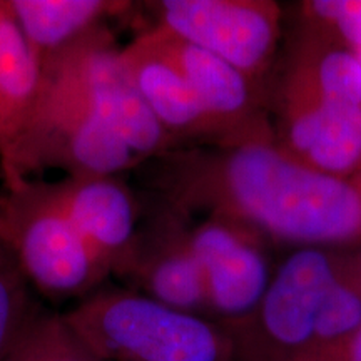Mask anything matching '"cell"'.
I'll list each match as a JSON object with an SVG mask.
<instances>
[{
  "label": "cell",
  "mask_w": 361,
  "mask_h": 361,
  "mask_svg": "<svg viewBox=\"0 0 361 361\" xmlns=\"http://www.w3.org/2000/svg\"><path fill=\"white\" fill-rule=\"evenodd\" d=\"M135 171L149 197L191 219L236 221L273 245L361 246V173H319L274 142L176 149Z\"/></svg>",
  "instance_id": "obj_1"
},
{
  "label": "cell",
  "mask_w": 361,
  "mask_h": 361,
  "mask_svg": "<svg viewBox=\"0 0 361 361\" xmlns=\"http://www.w3.org/2000/svg\"><path fill=\"white\" fill-rule=\"evenodd\" d=\"M62 316L101 361H233L218 323L129 288H101Z\"/></svg>",
  "instance_id": "obj_2"
},
{
  "label": "cell",
  "mask_w": 361,
  "mask_h": 361,
  "mask_svg": "<svg viewBox=\"0 0 361 361\" xmlns=\"http://www.w3.org/2000/svg\"><path fill=\"white\" fill-rule=\"evenodd\" d=\"M350 250L295 247L258 306L239 322L219 324L231 340L233 361H311L323 303Z\"/></svg>",
  "instance_id": "obj_3"
},
{
  "label": "cell",
  "mask_w": 361,
  "mask_h": 361,
  "mask_svg": "<svg viewBox=\"0 0 361 361\" xmlns=\"http://www.w3.org/2000/svg\"><path fill=\"white\" fill-rule=\"evenodd\" d=\"M6 188L0 238L30 286L54 300H84L101 290L111 266L67 218L47 183L22 179Z\"/></svg>",
  "instance_id": "obj_4"
},
{
  "label": "cell",
  "mask_w": 361,
  "mask_h": 361,
  "mask_svg": "<svg viewBox=\"0 0 361 361\" xmlns=\"http://www.w3.org/2000/svg\"><path fill=\"white\" fill-rule=\"evenodd\" d=\"M141 164V157L96 114L44 80L32 114L0 156L6 184L45 169L67 176H119Z\"/></svg>",
  "instance_id": "obj_5"
},
{
  "label": "cell",
  "mask_w": 361,
  "mask_h": 361,
  "mask_svg": "<svg viewBox=\"0 0 361 361\" xmlns=\"http://www.w3.org/2000/svg\"><path fill=\"white\" fill-rule=\"evenodd\" d=\"M121 51L112 30L102 25L47 59L40 75L87 107L146 162L178 146L144 102Z\"/></svg>",
  "instance_id": "obj_6"
},
{
  "label": "cell",
  "mask_w": 361,
  "mask_h": 361,
  "mask_svg": "<svg viewBox=\"0 0 361 361\" xmlns=\"http://www.w3.org/2000/svg\"><path fill=\"white\" fill-rule=\"evenodd\" d=\"M142 6L152 12L151 30L213 54L266 92L281 37V7L276 2L161 0Z\"/></svg>",
  "instance_id": "obj_7"
},
{
  "label": "cell",
  "mask_w": 361,
  "mask_h": 361,
  "mask_svg": "<svg viewBox=\"0 0 361 361\" xmlns=\"http://www.w3.org/2000/svg\"><path fill=\"white\" fill-rule=\"evenodd\" d=\"M189 243L200 264L207 319L228 324L258 306L274 276L269 243L236 221L204 216L189 226Z\"/></svg>",
  "instance_id": "obj_8"
},
{
  "label": "cell",
  "mask_w": 361,
  "mask_h": 361,
  "mask_svg": "<svg viewBox=\"0 0 361 361\" xmlns=\"http://www.w3.org/2000/svg\"><path fill=\"white\" fill-rule=\"evenodd\" d=\"M274 144L319 173H361V106L314 96L276 79L266 96Z\"/></svg>",
  "instance_id": "obj_9"
},
{
  "label": "cell",
  "mask_w": 361,
  "mask_h": 361,
  "mask_svg": "<svg viewBox=\"0 0 361 361\" xmlns=\"http://www.w3.org/2000/svg\"><path fill=\"white\" fill-rule=\"evenodd\" d=\"M178 69L219 126L226 147L273 144L274 129L266 92L228 62L159 30L139 34Z\"/></svg>",
  "instance_id": "obj_10"
},
{
  "label": "cell",
  "mask_w": 361,
  "mask_h": 361,
  "mask_svg": "<svg viewBox=\"0 0 361 361\" xmlns=\"http://www.w3.org/2000/svg\"><path fill=\"white\" fill-rule=\"evenodd\" d=\"M147 216L121 279L169 308L207 319L204 284L189 243L191 218L147 196Z\"/></svg>",
  "instance_id": "obj_11"
},
{
  "label": "cell",
  "mask_w": 361,
  "mask_h": 361,
  "mask_svg": "<svg viewBox=\"0 0 361 361\" xmlns=\"http://www.w3.org/2000/svg\"><path fill=\"white\" fill-rule=\"evenodd\" d=\"M61 209L119 278L133 255L142 204L119 176H67L47 183Z\"/></svg>",
  "instance_id": "obj_12"
},
{
  "label": "cell",
  "mask_w": 361,
  "mask_h": 361,
  "mask_svg": "<svg viewBox=\"0 0 361 361\" xmlns=\"http://www.w3.org/2000/svg\"><path fill=\"white\" fill-rule=\"evenodd\" d=\"M121 57L144 102L178 149L226 147L223 130L168 59L139 35L123 47Z\"/></svg>",
  "instance_id": "obj_13"
},
{
  "label": "cell",
  "mask_w": 361,
  "mask_h": 361,
  "mask_svg": "<svg viewBox=\"0 0 361 361\" xmlns=\"http://www.w3.org/2000/svg\"><path fill=\"white\" fill-rule=\"evenodd\" d=\"M39 67L84 35L129 13L133 2L119 0H7Z\"/></svg>",
  "instance_id": "obj_14"
},
{
  "label": "cell",
  "mask_w": 361,
  "mask_h": 361,
  "mask_svg": "<svg viewBox=\"0 0 361 361\" xmlns=\"http://www.w3.org/2000/svg\"><path fill=\"white\" fill-rule=\"evenodd\" d=\"M40 67L7 0H0V156L12 146L40 94Z\"/></svg>",
  "instance_id": "obj_15"
},
{
  "label": "cell",
  "mask_w": 361,
  "mask_h": 361,
  "mask_svg": "<svg viewBox=\"0 0 361 361\" xmlns=\"http://www.w3.org/2000/svg\"><path fill=\"white\" fill-rule=\"evenodd\" d=\"M4 361H101L66 323L64 316L39 311Z\"/></svg>",
  "instance_id": "obj_16"
},
{
  "label": "cell",
  "mask_w": 361,
  "mask_h": 361,
  "mask_svg": "<svg viewBox=\"0 0 361 361\" xmlns=\"http://www.w3.org/2000/svg\"><path fill=\"white\" fill-rule=\"evenodd\" d=\"M39 311L30 295V283L0 238V361L7 358Z\"/></svg>",
  "instance_id": "obj_17"
},
{
  "label": "cell",
  "mask_w": 361,
  "mask_h": 361,
  "mask_svg": "<svg viewBox=\"0 0 361 361\" xmlns=\"http://www.w3.org/2000/svg\"><path fill=\"white\" fill-rule=\"evenodd\" d=\"M296 12V27L361 54V0H306Z\"/></svg>",
  "instance_id": "obj_18"
},
{
  "label": "cell",
  "mask_w": 361,
  "mask_h": 361,
  "mask_svg": "<svg viewBox=\"0 0 361 361\" xmlns=\"http://www.w3.org/2000/svg\"><path fill=\"white\" fill-rule=\"evenodd\" d=\"M343 361H361V333L353 341V345H351V348L348 350V353H346Z\"/></svg>",
  "instance_id": "obj_19"
},
{
  "label": "cell",
  "mask_w": 361,
  "mask_h": 361,
  "mask_svg": "<svg viewBox=\"0 0 361 361\" xmlns=\"http://www.w3.org/2000/svg\"><path fill=\"white\" fill-rule=\"evenodd\" d=\"M0 221H2V194H0Z\"/></svg>",
  "instance_id": "obj_20"
}]
</instances>
